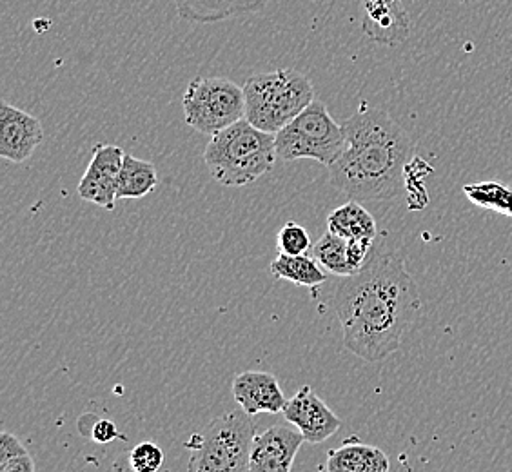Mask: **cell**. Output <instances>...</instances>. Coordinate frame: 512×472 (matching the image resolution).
<instances>
[{"label":"cell","instance_id":"cell-1","mask_svg":"<svg viewBox=\"0 0 512 472\" xmlns=\"http://www.w3.org/2000/svg\"><path fill=\"white\" fill-rule=\"evenodd\" d=\"M422 307L418 286L396 251L373 247L369 260L336 289L335 313L344 344L365 362H382L402 338Z\"/></svg>","mask_w":512,"mask_h":472},{"label":"cell","instance_id":"cell-2","mask_svg":"<svg viewBox=\"0 0 512 472\" xmlns=\"http://www.w3.org/2000/svg\"><path fill=\"white\" fill-rule=\"evenodd\" d=\"M342 155L329 168L333 186L345 197L393 200L405 189V169L413 160V140L384 109L362 104L344 124Z\"/></svg>","mask_w":512,"mask_h":472},{"label":"cell","instance_id":"cell-3","mask_svg":"<svg viewBox=\"0 0 512 472\" xmlns=\"http://www.w3.org/2000/svg\"><path fill=\"white\" fill-rule=\"evenodd\" d=\"M275 140V133L255 128L244 118L213 135L202 157L218 184L247 186L275 168Z\"/></svg>","mask_w":512,"mask_h":472},{"label":"cell","instance_id":"cell-4","mask_svg":"<svg viewBox=\"0 0 512 472\" xmlns=\"http://www.w3.org/2000/svg\"><path fill=\"white\" fill-rule=\"evenodd\" d=\"M246 120L255 128L278 133L315 100L313 82L298 69L256 73L244 84Z\"/></svg>","mask_w":512,"mask_h":472},{"label":"cell","instance_id":"cell-5","mask_svg":"<svg viewBox=\"0 0 512 472\" xmlns=\"http://www.w3.org/2000/svg\"><path fill=\"white\" fill-rule=\"evenodd\" d=\"M255 436L253 416L244 409L213 418L186 442L188 472H249Z\"/></svg>","mask_w":512,"mask_h":472},{"label":"cell","instance_id":"cell-6","mask_svg":"<svg viewBox=\"0 0 512 472\" xmlns=\"http://www.w3.org/2000/svg\"><path fill=\"white\" fill-rule=\"evenodd\" d=\"M276 157L282 162L316 160L331 168L344 151L342 126L331 117L322 100H313L295 120L275 135Z\"/></svg>","mask_w":512,"mask_h":472},{"label":"cell","instance_id":"cell-7","mask_svg":"<svg viewBox=\"0 0 512 472\" xmlns=\"http://www.w3.org/2000/svg\"><path fill=\"white\" fill-rule=\"evenodd\" d=\"M182 109L189 128L213 137L246 118L244 88L226 77H197L186 88Z\"/></svg>","mask_w":512,"mask_h":472},{"label":"cell","instance_id":"cell-8","mask_svg":"<svg viewBox=\"0 0 512 472\" xmlns=\"http://www.w3.org/2000/svg\"><path fill=\"white\" fill-rule=\"evenodd\" d=\"M124 149L113 144H97L84 177L79 182V197L89 204L111 211L117 198V182L124 164Z\"/></svg>","mask_w":512,"mask_h":472},{"label":"cell","instance_id":"cell-9","mask_svg":"<svg viewBox=\"0 0 512 472\" xmlns=\"http://www.w3.org/2000/svg\"><path fill=\"white\" fill-rule=\"evenodd\" d=\"M282 413L286 422L295 425L307 443H322L329 440L338 433L342 425V420L309 385H304L291 400H287Z\"/></svg>","mask_w":512,"mask_h":472},{"label":"cell","instance_id":"cell-10","mask_svg":"<svg viewBox=\"0 0 512 472\" xmlns=\"http://www.w3.org/2000/svg\"><path fill=\"white\" fill-rule=\"evenodd\" d=\"M44 140V128L37 117L8 102L0 104V157L22 164L33 157Z\"/></svg>","mask_w":512,"mask_h":472},{"label":"cell","instance_id":"cell-11","mask_svg":"<svg viewBox=\"0 0 512 472\" xmlns=\"http://www.w3.org/2000/svg\"><path fill=\"white\" fill-rule=\"evenodd\" d=\"M304 442L302 433L287 425H273L264 433L256 434L249 472H291Z\"/></svg>","mask_w":512,"mask_h":472},{"label":"cell","instance_id":"cell-12","mask_svg":"<svg viewBox=\"0 0 512 472\" xmlns=\"http://www.w3.org/2000/svg\"><path fill=\"white\" fill-rule=\"evenodd\" d=\"M233 398L247 414L282 413L287 404L286 394L275 374L264 371H246L238 374L231 384Z\"/></svg>","mask_w":512,"mask_h":472},{"label":"cell","instance_id":"cell-13","mask_svg":"<svg viewBox=\"0 0 512 472\" xmlns=\"http://www.w3.org/2000/svg\"><path fill=\"white\" fill-rule=\"evenodd\" d=\"M364 8V33L367 39L384 46H396L409 39L411 19L402 0H367Z\"/></svg>","mask_w":512,"mask_h":472},{"label":"cell","instance_id":"cell-14","mask_svg":"<svg viewBox=\"0 0 512 472\" xmlns=\"http://www.w3.org/2000/svg\"><path fill=\"white\" fill-rule=\"evenodd\" d=\"M325 472H389V458L373 445L347 442L329 453Z\"/></svg>","mask_w":512,"mask_h":472},{"label":"cell","instance_id":"cell-15","mask_svg":"<svg viewBox=\"0 0 512 472\" xmlns=\"http://www.w3.org/2000/svg\"><path fill=\"white\" fill-rule=\"evenodd\" d=\"M327 231L345 240H373L378 236V226L373 215L360 202L349 200L336 207L327 217Z\"/></svg>","mask_w":512,"mask_h":472},{"label":"cell","instance_id":"cell-16","mask_svg":"<svg viewBox=\"0 0 512 472\" xmlns=\"http://www.w3.org/2000/svg\"><path fill=\"white\" fill-rule=\"evenodd\" d=\"M158 186L157 168L142 158L128 155L120 169L117 182V198H144L153 193Z\"/></svg>","mask_w":512,"mask_h":472},{"label":"cell","instance_id":"cell-17","mask_svg":"<svg viewBox=\"0 0 512 472\" xmlns=\"http://www.w3.org/2000/svg\"><path fill=\"white\" fill-rule=\"evenodd\" d=\"M271 275L280 280H287L295 286H322L327 276L313 255H280L276 256L269 267Z\"/></svg>","mask_w":512,"mask_h":472},{"label":"cell","instance_id":"cell-18","mask_svg":"<svg viewBox=\"0 0 512 472\" xmlns=\"http://www.w3.org/2000/svg\"><path fill=\"white\" fill-rule=\"evenodd\" d=\"M313 256L325 271L338 276L355 275L347 262V240L327 231L313 246Z\"/></svg>","mask_w":512,"mask_h":472},{"label":"cell","instance_id":"cell-19","mask_svg":"<svg viewBox=\"0 0 512 472\" xmlns=\"http://www.w3.org/2000/svg\"><path fill=\"white\" fill-rule=\"evenodd\" d=\"M178 17L191 24H215L235 17L229 0H173Z\"/></svg>","mask_w":512,"mask_h":472},{"label":"cell","instance_id":"cell-20","mask_svg":"<svg viewBox=\"0 0 512 472\" xmlns=\"http://www.w3.org/2000/svg\"><path fill=\"white\" fill-rule=\"evenodd\" d=\"M465 197L483 209H493L512 218V189L500 182H482L463 187Z\"/></svg>","mask_w":512,"mask_h":472},{"label":"cell","instance_id":"cell-21","mask_svg":"<svg viewBox=\"0 0 512 472\" xmlns=\"http://www.w3.org/2000/svg\"><path fill=\"white\" fill-rule=\"evenodd\" d=\"M278 247H280V253L284 255H306L313 246H311V238L306 227L296 222H287L278 233Z\"/></svg>","mask_w":512,"mask_h":472},{"label":"cell","instance_id":"cell-22","mask_svg":"<svg viewBox=\"0 0 512 472\" xmlns=\"http://www.w3.org/2000/svg\"><path fill=\"white\" fill-rule=\"evenodd\" d=\"M129 465L135 472H158L164 465V451L157 443H138L129 454Z\"/></svg>","mask_w":512,"mask_h":472},{"label":"cell","instance_id":"cell-23","mask_svg":"<svg viewBox=\"0 0 512 472\" xmlns=\"http://www.w3.org/2000/svg\"><path fill=\"white\" fill-rule=\"evenodd\" d=\"M373 251V240H347V262L358 273Z\"/></svg>","mask_w":512,"mask_h":472},{"label":"cell","instance_id":"cell-24","mask_svg":"<svg viewBox=\"0 0 512 472\" xmlns=\"http://www.w3.org/2000/svg\"><path fill=\"white\" fill-rule=\"evenodd\" d=\"M24 454H28V451L15 434L6 433V431L0 433V465L10 462L13 458L24 456Z\"/></svg>","mask_w":512,"mask_h":472},{"label":"cell","instance_id":"cell-25","mask_svg":"<svg viewBox=\"0 0 512 472\" xmlns=\"http://www.w3.org/2000/svg\"><path fill=\"white\" fill-rule=\"evenodd\" d=\"M117 436H119V429L111 420H99L91 429V438L97 443L113 442Z\"/></svg>","mask_w":512,"mask_h":472},{"label":"cell","instance_id":"cell-26","mask_svg":"<svg viewBox=\"0 0 512 472\" xmlns=\"http://www.w3.org/2000/svg\"><path fill=\"white\" fill-rule=\"evenodd\" d=\"M229 6L238 15H247V13H260L267 6V0H229Z\"/></svg>","mask_w":512,"mask_h":472},{"label":"cell","instance_id":"cell-27","mask_svg":"<svg viewBox=\"0 0 512 472\" xmlns=\"http://www.w3.org/2000/svg\"><path fill=\"white\" fill-rule=\"evenodd\" d=\"M0 472H35V462L30 454L13 458L8 463L0 465Z\"/></svg>","mask_w":512,"mask_h":472},{"label":"cell","instance_id":"cell-28","mask_svg":"<svg viewBox=\"0 0 512 472\" xmlns=\"http://www.w3.org/2000/svg\"><path fill=\"white\" fill-rule=\"evenodd\" d=\"M362 2H367V0H362Z\"/></svg>","mask_w":512,"mask_h":472}]
</instances>
